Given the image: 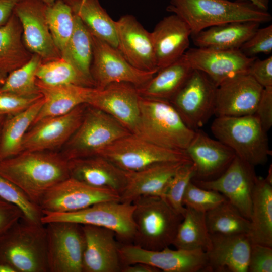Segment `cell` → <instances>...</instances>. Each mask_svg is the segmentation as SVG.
<instances>
[{
    "label": "cell",
    "mask_w": 272,
    "mask_h": 272,
    "mask_svg": "<svg viewBox=\"0 0 272 272\" xmlns=\"http://www.w3.org/2000/svg\"><path fill=\"white\" fill-rule=\"evenodd\" d=\"M159 70L178 60L189 49L191 30L181 17H164L151 32Z\"/></svg>",
    "instance_id": "484cf974"
},
{
    "label": "cell",
    "mask_w": 272,
    "mask_h": 272,
    "mask_svg": "<svg viewBox=\"0 0 272 272\" xmlns=\"http://www.w3.org/2000/svg\"><path fill=\"white\" fill-rule=\"evenodd\" d=\"M82 227L85 239L83 272H121L120 242L115 233L102 227Z\"/></svg>",
    "instance_id": "7402d4cb"
},
{
    "label": "cell",
    "mask_w": 272,
    "mask_h": 272,
    "mask_svg": "<svg viewBox=\"0 0 272 272\" xmlns=\"http://www.w3.org/2000/svg\"><path fill=\"white\" fill-rule=\"evenodd\" d=\"M195 166L193 179L210 180L221 175L236 156L234 151L218 140L210 138L200 129L185 150Z\"/></svg>",
    "instance_id": "603a6c76"
},
{
    "label": "cell",
    "mask_w": 272,
    "mask_h": 272,
    "mask_svg": "<svg viewBox=\"0 0 272 272\" xmlns=\"http://www.w3.org/2000/svg\"><path fill=\"white\" fill-rule=\"evenodd\" d=\"M184 56L191 67L205 73L218 86L233 77L248 73L256 57H249L239 49L191 48Z\"/></svg>",
    "instance_id": "ac0fdd59"
},
{
    "label": "cell",
    "mask_w": 272,
    "mask_h": 272,
    "mask_svg": "<svg viewBox=\"0 0 272 272\" xmlns=\"http://www.w3.org/2000/svg\"><path fill=\"white\" fill-rule=\"evenodd\" d=\"M254 166L235 156L226 170L210 180L192 179L196 185L221 193L250 220L252 198L257 178Z\"/></svg>",
    "instance_id": "9a60e30c"
},
{
    "label": "cell",
    "mask_w": 272,
    "mask_h": 272,
    "mask_svg": "<svg viewBox=\"0 0 272 272\" xmlns=\"http://www.w3.org/2000/svg\"><path fill=\"white\" fill-rule=\"evenodd\" d=\"M42 62L38 55L33 54L27 63L7 76L0 87V92H10L25 96L41 94L36 84V74Z\"/></svg>",
    "instance_id": "ab89813d"
},
{
    "label": "cell",
    "mask_w": 272,
    "mask_h": 272,
    "mask_svg": "<svg viewBox=\"0 0 272 272\" xmlns=\"http://www.w3.org/2000/svg\"><path fill=\"white\" fill-rule=\"evenodd\" d=\"M251 2L260 8L268 10L269 0H247Z\"/></svg>",
    "instance_id": "f5cc1de1"
},
{
    "label": "cell",
    "mask_w": 272,
    "mask_h": 272,
    "mask_svg": "<svg viewBox=\"0 0 272 272\" xmlns=\"http://www.w3.org/2000/svg\"><path fill=\"white\" fill-rule=\"evenodd\" d=\"M210 234H248L250 222L227 199L205 213Z\"/></svg>",
    "instance_id": "d590c367"
},
{
    "label": "cell",
    "mask_w": 272,
    "mask_h": 272,
    "mask_svg": "<svg viewBox=\"0 0 272 272\" xmlns=\"http://www.w3.org/2000/svg\"><path fill=\"white\" fill-rule=\"evenodd\" d=\"M23 217L19 208L0 197V236Z\"/></svg>",
    "instance_id": "681fc988"
},
{
    "label": "cell",
    "mask_w": 272,
    "mask_h": 272,
    "mask_svg": "<svg viewBox=\"0 0 272 272\" xmlns=\"http://www.w3.org/2000/svg\"><path fill=\"white\" fill-rule=\"evenodd\" d=\"M251 244L247 234H211L206 272H247Z\"/></svg>",
    "instance_id": "cb8c5ba5"
},
{
    "label": "cell",
    "mask_w": 272,
    "mask_h": 272,
    "mask_svg": "<svg viewBox=\"0 0 272 272\" xmlns=\"http://www.w3.org/2000/svg\"><path fill=\"white\" fill-rule=\"evenodd\" d=\"M117 49L134 67L145 71L159 70L151 33L132 15L115 21Z\"/></svg>",
    "instance_id": "ffe728a7"
},
{
    "label": "cell",
    "mask_w": 272,
    "mask_h": 272,
    "mask_svg": "<svg viewBox=\"0 0 272 272\" xmlns=\"http://www.w3.org/2000/svg\"><path fill=\"white\" fill-rule=\"evenodd\" d=\"M189 162H165L143 169L129 172L127 184L120 195V201L132 203L145 196L164 197L169 184L178 169Z\"/></svg>",
    "instance_id": "4316f807"
},
{
    "label": "cell",
    "mask_w": 272,
    "mask_h": 272,
    "mask_svg": "<svg viewBox=\"0 0 272 272\" xmlns=\"http://www.w3.org/2000/svg\"><path fill=\"white\" fill-rule=\"evenodd\" d=\"M263 88L248 73L229 78L217 86L214 115L254 114Z\"/></svg>",
    "instance_id": "44dd1931"
},
{
    "label": "cell",
    "mask_w": 272,
    "mask_h": 272,
    "mask_svg": "<svg viewBox=\"0 0 272 272\" xmlns=\"http://www.w3.org/2000/svg\"><path fill=\"white\" fill-rule=\"evenodd\" d=\"M7 76L0 73V87L4 82Z\"/></svg>",
    "instance_id": "680465c9"
},
{
    "label": "cell",
    "mask_w": 272,
    "mask_h": 272,
    "mask_svg": "<svg viewBox=\"0 0 272 272\" xmlns=\"http://www.w3.org/2000/svg\"><path fill=\"white\" fill-rule=\"evenodd\" d=\"M266 180L270 183V184H272V169H271V165L269 168L268 174L266 176V177L265 178Z\"/></svg>",
    "instance_id": "db71d44e"
},
{
    "label": "cell",
    "mask_w": 272,
    "mask_h": 272,
    "mask_svg": "<svg viewBox=\"0 0 272 272\" xmlns=\"http://www.w3.org/2000/svg\"><path fill=\"white\" fill-rule=\"evenodd\" d=\"M193 69L184 54L160 69L145 85L137 88L141 96L170 100L180 90Z\"/></svg>",
    "instance_id": "4dcf8cb0"
},
{
    "label": "cell",
    "mask_w": 272,
    "mask_h": 272,
    "mask_svg": "<svg viewBox=\"0 0 272 272\" xmlns=\"http://www.w3.org/2000/svg\"><path fill=\"white\" fill-rule=\"evenodd\" d=\"M87 104L63 115L43 118L33 124L23 139V151H58L79 127Z\"/></svg>",
    "instance_id": "e0dca14e"
},
{
    "label": "cell",
    "mask_w": 272,
    "mask_h": 272,
    "mask_svg": "<svg viewBox=\"0 0 272 272\" xmlns=\"http://www.w3.org/2000/svg\"><path fill=\"white\" fill-rule=\"evenodd\" d=\"M217 88L205 73L193 69L182 87L169 101L186 125L195 130L214 115Z\"/></svg>",
    "instance_id": "8fae6325"
},
{
    "label": "cell",
    "mask_w": 272,
    "mask_h": 272,
    "mask_svg": "<svg viewBox=\"0 0 272 272\" xmlns=\"http://www.w3.org/2000/svg\"><path fill=\"white\" fill-rule=\"evenodd\" d=\"M32 55L24 44L21 24L13 12L0 26V73L7 76L27 63Z\"/></svg>",
    "instance_id": "1f68e13d"
},
{
    "label": "cell",
    "mask_w": 272,
    "mask_h": 272,
    "mask_svg": "<svg viewBox=\"0 0 272 272\" xmlns=\"http://www.w3.org/2000/svg\"><path fill=\"white\" fill-rule=\"evenodd\" d=\"M0 272H14L10 267L0 264Z\"/></svg>",
    "instance_id": "11a10c76"
},
{
    "label": "cell",
    "mask_w": 272,
    "mask_h": 272,
    "mask_svg": "<svg viewBox=\"0 0 272 272\" xmlns=\"http://www.w3.org/2000/svg\"><path fill=\"white\" fill-rule=\"evenodd\" d=\"M140 97L133 85L113 83L103 89L95 88L87 104L110 115L133 133L139 121Z\"/></svg>",
    "instance_id": "d6986e66"
},
{
    "label": "cell",
    "mask_w": 272,
    "mask_h": 272,
    "mask_svg": "<svg viewBox=\"0 0 272 272\" xmlns=\"http://www.w3.org/2000/svg\"><path fill=\"white\" fill-rule=\"evenodd\" d=\"M36 84L44 103L33 124L43 118L65 114L80 105L87 104L95 89L74 85H50L37 79Z\"/></svg>",
    "instance_id": "83f0119b"
},
{
    "label": "cell",
    "mask_w": 272,
    "mask_h": 272,
    "mask_svg": "<svg viewBox=\"0 0 272 272\" xmlns=\"http://www.w3.org/2000/svg\"><path fill=\"white\" fill-rule=\"evenodd\" d=\"M239 50L246 56L255 57L259 53L269 54L272 51V25L258 28L241 46Z\"/></svg>",
    "instance_id": "ee69618b"
},
{
    "label": "cell",
    "mask_w": 272,
    "mask_h": 272,
    "mask_svg": "<svg viewBox=\"0 0 272 272\" xmlns=\"http://www.w3.org/2000/svg\"><path fill=\"white\" fill-rule=\"evenodd\" d=\"M272 271V247L252 243L247 272Z\"/></svg>",
    "instance_id": "bcb514c9"
},
{
    "label": "cell",
    "mask_w": 272,
    "mask_h": 272,
    "mask_svg": "<svg viewBox=\"0 0 272 272\" xmlns=\"http://www.w3.org/2000/svg\"><path fill=\"white\" fill-rule=\"evenodd\" d=\"M226 199L218 191L201 188L191 180L184 192L182 203L185 207L206 213Z\"/></svg>",
    "instance_id": "7bdbcfd3"
},
{
    "label": "cell",
    "mask_w": 272,
    "mask_h": 272,
    "mask_svg": "<svg viewBox=\"0 0 272 272\" xmlns=\"http://www.w3.org/2000/svg\"><path fill=\"white\" fill-rule=\"evenodd\" d=\"M250 222L251 242L272 247V184L260 176L253 192Z\"/></svg>",
    "instance_id": "f546056e"
},
{
    "label": "cell",
    "mask_w": 272,
    "mask_h": 272,
    "mask_svg": "<svg viewBox=\"0 0 272 272\" xmlns=\"http://www.w3.org/2000/svg\"><path fill=\"white\" fill-rule=\"evenodd\" d=\"M45 226L49 272H83L85 239L82 225L58 221Z\"/></svg>",
    "instance_id": "30bf717a"
},
{
    "label": "cell",
    "mask_w": 272,
    "mask_h": 272,
    "mask_svg": "<svg viewBox=\"0 0 272 272\" xmlns=\"http://www.w3.org/2000/svg\"><path fill=\"white\" fill-rule=\"evenodd\" d=\"M195 166L192 162L184 164L172 179L164 198L176 212L184 216L186 208L183 205L184 192L195 175Z\"/></svg>",
    "instance_id": "b9f144b4"
},
{
    "label": "cell",
    "mask_w": 272,
    "mask_h": 272,
    "mask_svg": "<svg viewBox=\"0 0 272 272\" xmlns=\"http://www.w3.org/2000/svg\"><path fill=\"white\" fill-rule=\"evenodd\" d=\"M256 22H234L209 27L191 35L198 48L218 50H236L259 28Z\"/></svg>",
    "instance_id": "f1b7e54d"
},
{
    "label": "cell",
    "mask_w": 272,
    "mask_h": 272,
    "mask_svg": "<svg viewBox=\"0 0 272 272\" xmlns=\"http://www.w3.org/2000/svg\"><path fill=\"white\" fill-rule=\"evenodd\" d=\"M132 133L163 148L185 151L195 130L169 100L141 96L139 121Z\"/></svg>",
    "instance_id": "277c9868"
},
{
    "label": "cell",
    "mask_w": 272,
    "mask_h": 272,
    "mask_svg": "<svg viewBox=\"0 0 272 272\" xmlns=\"http://www.w3.org/2000/svg\"><path fill=\"white\" fill-rule=\"evenodd\" d=\"M95 37L117 48L115 21L99 0H64Z\"/></svg>",
    "instance_id": "d6a6232c"
},
{
    "label": "cell",
    "mask_w": 272,
    "mask_h": 272,
    "mask_svg": "<svg viewBox=\"0 0 272 272\" xmlns=\"http://www.w3.org/2000/svg\"><path fill=\"white\" fill-rule=\"evenodd\" d=\"M44 103L43 96L24 111L7 116L0 137V161L23 151L25 135L33 124Z\"/></svg>",
    "instance_id": "836d02e7"
},
{
    "label": "cell",
    "mask_w": 272,
    "mask_h": 272,
    "mask_svg": "<svg viewBox=\"0 0 272 272\" xmlns=\"http://www.w3.org/2000/svg\"><path fill=\"white\" fill-rule=\"evenodd\" d=\"M93 52L92 35L75 15L73 32L61 56L86 76L93 80L91 75Z\"/></svg>",
    "instance_id": "8d00e7d4"
},
{
    "label": "cell",
    "mask_w": 272,
    "mask_h": 272,
    "mask_svg": "<svg viewBox=\"0 0 272 272\" xmlns=\"http://www.w3.org/2000/svg\"><path fill=\"white\" fill-rule=\"evenodd\" d=\"M183 218L180 223L172 243L176 249H200L206 251L211 243L205 213L185 207Z\"/></svg>",
    "instance_id": "e575fe53"
},
{
    "label": "cell",
    "mask_w": 272,
    "mask_h": 272,
    "mask_svg": "<svg viewBox=\"0 0 272 272\" xmlns=\"http://www.w3.org/2000/svg\"><path fill=\"white\" fill-rule=\"evenodd\" d=\"M0 264L14 272H49L45 225L21 218L0 236Z\"/></svg>",
    "instance_id": "3957f363"
},
{
    "label": "cell",
    "mask_w": 272,
    "mask_h": 272,
    "mask_svg": "<svg viewBox=\"0 0 272 272\" xmlns=\"http://www.w3.org/2000/svg\"><path fill=\"white\" fill-rule=\"evenodd\" d=\"M132 203L106 201L95 203L85 209L70 213L42 211L41 223L65 221L82 225L102 227L113 231L119 242L132 243L135 234Z\"/></svg>",
    "instance_id": "ba28073f"
},
{
    "label": "cell",
    "mask_w": 272,
    "mask_h": 272,
    "mask_svg": "<svg viewBox=\"0 0 272 272\" xmlns=\"http://www.w3.org/2000/svg\"><path fill=\"white\" fill-rule=\"evenodd\" d=\"M0 174L38 206L50 189L70 177L68 160L51 151H23L1 160Z\"/></svg>",
    "instance_id": "6da1fadb"
},
{
    "label": "cell",
    "mask_w": 272,
    "mask_h": 272,
    "mask_svg": "<svg viewBox=\"0 0 272 272\" xmlns=\"http://www.w3.org/2000/svg\"><path fill=\"white\" fill-rule=\"evenodd\" d=\"M211 129L217 140L254 167L265 164L271 155L267 132L254 114L216 117Z\"/></svg>",
    "instance_id": "8992f818"
},
{
    "label": "cell",
    "mask_w": 272,
    "mask_h": 272,
    "mask_svg": "<svg viewBox=\"0 0 272 272\" xmlns=\"http://www.w3.org/2000/svg\"><path fill=\"white\" fill-rule=\"evenodd\" d=\"M248 74L263 88L272 87V56L263 60L256 58Z\"/></svg>",
    "instance_id": "c3c4849f"
},
{
    "label": "cell",
    "mask_w": 272,
    "mask_h": 272,
    "mask_svg": "<svg viewBox=\"0 0 272 272\" xmlns=\"http://www.w3.org/2000/svg\"><path fill=\"white\" fill-rule=\"evenodd\" d=\"M7 117V116L0 115V137H1V132H2V128H3V126L4 122H5V120L6 119Z\"/></svg>",
    "instance_id": "9f6ffc18"
},
{
    "label": "cell",
    "mask_w": 272,
    "mask_h": 272,
    "mask_svg": "<svg viewBox=\"0 0 272 272\" xmlns=\"http://www.w3.org/2000/svg\"><path fill=\"white\" fill-rule=\"evenodd\" d=\"M46 7L39 0H21L14 10L21 24L25 46L33 54L38 55L42 62L61 57L48 27Z\"/></svg>",
    "instance_id": "2e32d148"
},
{
    "label": "cell",
    "mask_w": 272,
    "mask_h": 272,
    "mask_svg": "<svg viewBox=\"0 0 272 272\" xmlns=\"http://www.w3.org/2000/svg\"><path fill=\"white\" fill-rule=\"evenodd\" d=\"M68 169L70 177L113 190L119 195L125 188L129 178V172L98 155L69 159Z\"/></svg>",
    "instance_id": "d4e9b609"
},
{
    "label": "cell",
    "mask_w": 272,
    "mask_h": 272,
    "mask_svg": "<svg viewBox=\"0 0 272 272\" xmlns=\"http://www.w3.org/2000/svg\"><path fill=\"white\" fill-rule=\"evenodd\" d=\"M46 5H49L57 0H39Z\"/></svg>",
    "instance_id": "6f0895ef"
},
{
    "label": "cell",
    "mask_w": 272,
    "mask_h": 272,
    "mask_svg": "<svg viewBox=\"0 0 272 272\" xmlns=\"http://www.w3.org/2000/svg\"><path fill=\"white\" fill-rule=\"evenodd\" d=\"M119 254L123 266L144 263L165 272H206V252L200 249L147 250L132 243H121Z\"/></svg>",
    "instance_id": "4fadbf2b"
},
{
    "label": "cell",
    "mask_w": 272,
    "mask_h": 272,
    "mask_svg": "<svg viewBox=\"0 0 272 272\" xmlns=\"http://www.w3.org/2000/svg\"><path fill=\"white\" fill-rule=\"evenodd\" d=\"M98 155L131 172L161 162H191L185 151L163 148L132 133L116 140Z\"/></svg>",
    "instance_id": "9c48e42d"
},
{
    "label": "cell",
    "mask_w": 272,
    "mask_h": 272,
    "mask_svg": "<svg viewBox=\"0 0 272 272\" xmlns=\"http://www.w3.org/2000/svg\"><path fill=\"white\" fill-rule=\"evenodd\" d=\"M45 15L53 39L61 54L73 32L75 15L64 0H57L46 5Z\"/></svg>",
    "instance_id": "f35d334b"
},
{
    "label": "cell",
    "mask_w": 272,
    "mask_h": 272,
    "mask_svg": "<svg viewBox=\"0 0 272 272\" xmlns=\"http://www.w3.org/2000/svg\"><path fill=\"white\" fill-rule=\"evenodd\" d=\"M92 38L93 52L91 75L95 88L103 89L111 83L117 82L130 83L139 88L157 73L134 67L117 48L93 35Z\"/></svg>",
    "instance_id": "7c38bea8"
},
{
    "label": "cell",
    "mask_w": 272,
    "mask_h": 272,
    "mask_svg": "<svg viewBox=\"0 0 272 272\" xmlns=\"http://www.w3.org/2000/svg\"><path fill=\"white\" fill-rule=\"evenodd\" d=\"M106 201H120V195L69 177L50 189L39 206L42 211L70 213Z\"/></svg>",
    "instance_id": "5bb4252c"
},
{
    "label": "cell",
    "mask_w": 272,
    "mask_h": 272,
    "mask_svg": "<svg viewBox=\"0 0 272 272\" xmlns=\"http://www.w3.org/2000/svg\"><path fill=\"white\" fill-rule=\"evenodd\" d=\"M132 203L135 227L132 244L150 250L171 245L183 216L160 196H142Z\"/></svg>",
    "instance_id": "5b68a950"
},
{
    "label": "cell",
    "mask_w": 272,
    "mask_h": 272,
    "mask_svg": "<svg viewBox=\"0 0 272 272\" xmlns=\"http://www.w3.org/2000/svg\"><path fill=\"white\" fill-rule=\"evenodd\" d=\"M42 97V94L25 96L10 92H0V115H16L33 105Z\"/></svg>",
    "instance_id": "f6af8a7d"
},
{
    "label": "cell",
    "mask_w": 272,
    "mask_h": 272,
    "mask_svg": "<svg viewBox=\"0 0 272 272\" xmlns=\"http://www.w3.org/2000/svg\"><path fill=\"white\" fill-rule=\"evenodd\" d=\"M21 0H0V26L8 21L15 6Z\"/></svg>",
    "instance_id": "f907efd6"
},
{
    "label": "cell",
    "mask_w": 272,
    "mask_h": 272,
    "mask_svg": "<svg viewBox=\"0 0 272 272\" xmlns=\"http://www.w3.org/2000/svg\"><path fill=\"white\" fill-rule=\"evenodd\" d=\"M166 11L186 22L191 35L227 23L249 21L260 24L272 19L268 10L247 0H170Z\"/></svg>",
    "instance_id": "7a4b0ae2"
},
{
    "label": "cell",
    "mask_w": 272,
    "mask_h": 272,
    "mask_svg": "<svg viewBox=\"0 0 272 272\" xmlns=\"http://www.w3.org/2000/svg\"><path fill=\"white\" fill-rule=\"evenodd\" d=\"M254 115L267 132L272 126V87L263 88Z\"/></svg>",
    "instance_id": "7dc6e473"
},
{
    "label": "cell",
    "mask_w": 272,
    "mask_h": 272,
    "mask_svg": "<svg viewBox=\"0 0 272 272\" xmlns=\"http://www.w3.org/2000/svg\"><path fill=\"white\" fill-rule=\"evenodd\" d=\"M36 76L37 80L47 85L95 87L92 79L86 76L62 57L48 62H42Z\"/></svg>",
    "instance_id": "74e56055"
},
{
    "label": "cell",
    "mask_w": 272,
    "mask_h": 272,
    "mask_svg": "<svg viewBox=\"0 0 272 272\" xmlns=\"http://www.w3.org/2000/svg\"><path fill=\"white\" fill-rule=\"evenodd\" d=\"M131 133L110 115L87 104L79 127L60 152L67 160L97 156L107 146Z\"/></svg>",
    "instance_id": "52a82bcc"
},
{
    "label": "cell",
    "mask_w": 272,
    "mask_h": 272,
    "mask_svg": "<svg viewBox=\"0 0 272 272\" xmlns=\"http://www.w3.org/2000/svg\"><path fill=\"white\" fill-rule=\"evenodd\" d=\"M157 268L144 263H135L123 266L121 272H158Z\"/></svg>",
    "instance_id": "816d5d0a"
},
{
    "label": "cell",
    "mask_w": 272,
    "mask_h": 272,
    "mask_svg": "<svg viewBox=\"0 0 272 272\" xmlns=\"http://www.w3.org/2000/svg\"><path fill=\"white\" fill-rule=\"evenodd\" d=\"M0 197L19 208L25 218L36 223H41L43 214L40 207L31 201L21 189L1 174Z\"/></svg>",
    "instance_id": "60d3db41"
}]
</instances>
